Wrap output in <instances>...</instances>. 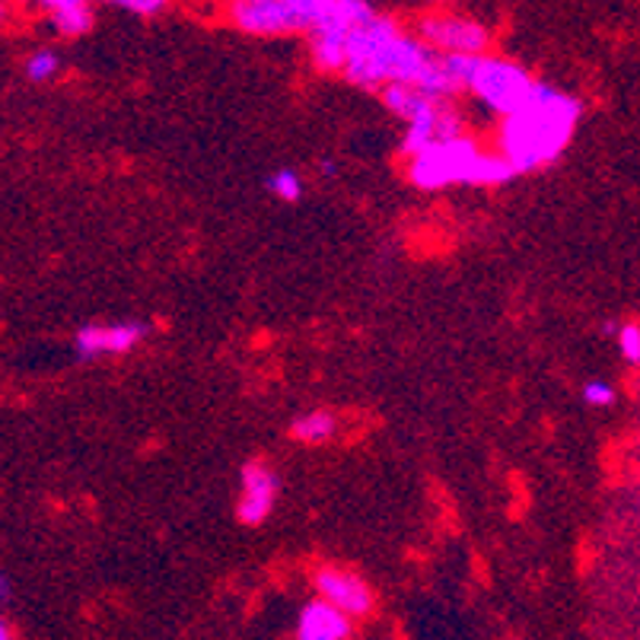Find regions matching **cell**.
<instances>
[{
	"mask_svg": "<svg viewBox=\"0 0 640 640\" xmlns=\"http://www.w3.org/2000/svg\"><path fill=\"white\" fill-rule=\"evenodd\" d=\"M335 431H338V418L332 411H325V408L306 411V414H299L294 424H291V437H294L296 444L306 446L329 444L335 437Z\"/></svg>",
	"mask_w": 640,
	"mask_h": 640,
	"instance_id": "4fadbf2b",
	"label": "cell"
},
{
	"mask_svg": "<svg viewBox=\"0 0 640 640\" xmlns=\"http://www.w3.org/2000/svg\"><path fill=\"white\" fill-rule=\"evenodd\" d=\"M3 23H7V7L0 3V26H3Z\"/></svg>",
	"mask_w": 640,
	"mask_h": 640,
	"instance_id": "7402d4cb",
	"label": "cell"
},
{
	"mask_svg": "<svg viewBox=\"0 0 640 640\" xmlns=\"http://www.w3.org/2000/svg\"><path fill=\"white\" fill-rule=\"evenodd\" d=\"M240 485H243V494H240V503H236V516L243 526H261L271 510H274V500H278V475L268 462L261 459H252L243 465V475H240Z\"/></svg>",
	"mask_w": 640,
	"mask_h": 640,
	"instance_id": "52a82bcc",
	"label": "cell"
},
{
	"mask_svg": "<svg viewBox=\"0 0 640 640\" xmlns=\"http://www.w3.org/2000/svg\"><path fill=\"white\" fill-rule=\"evenodd\" d=\"M380 90H383L386 108L398 118H405V121H421V118L434 115L440 105H446V99L431 97V93H424L418 87H408V84H386Z\"/></svg>",
	"mask_w": 640,
	"mask_h": 640,
	"instance_id": "8fae6325",
	"label": "cell"
},
{
	"mask_svg": "<svg viewBox=\"0 0 640 640\" xmlns=\"http://www.w3.org/2000/svg\"><path fill=\"white\" fill-rule=\"evenodd\" d=\"M148 325L141 322H115V325H87L77 332V354L84 360H93L102 354H128L144 342Z\"/></svg>",
	"mask_w": 640,
	"mask_h": 640,
	"instance_id": "ba28073f",
	"label": "cell"
},
{
	"mask_svg": "<svg viewBox=\"0 0 640 640\" xmlns=\"http://www.w3.org/2000/svg\"><path fill=\"white\" fill-rule=\"evenodd\" d=\"M105 3H115V7H125L131 13H141V16H153L159 10H166L169 0H105Z\"/></svg>",
	"mask_w": 640,
	"mask_h": 640,
	"instance_id": "d6986e66",
	"label": "cell"
},
{
	"mask_svg": "<svg viewBox=\"0 0 640 640\" xmlns=\"http://www.w3.org/2000/svg\"><path fill=\"white\" fill-rule=\"evenodd\" d=\"M49 13L51 26L64 39H80L93 29V3L90 0H39Z\"/></svg>",
	"mask_w": 640,
	"mask_h": 640,
	"instance_id": "7c38bea8",
	"label": "cell"
},
{
	"mask_svg": "<svg viewBox=\"0 0 640 640\" xmlns=\"http://www.w3.org/2000/svg\"><path fill=\"white\" fill-rule=\"evenodd\" d=\"M10 592H13V587H10V580L0 574V599H10Z\"/></svg>",
	"mask_w": 640,
	"mask_h": 640,
	"instance_id": "ffe728a7",
	"label": "cell"
},
{
	"mask_svg": "<svg viewBox=\"0 0 640 640\" xmlns=\"http://www.w3.org/2000/svg\"><path fill=\"white\" fill-rule=\"evenodd\" d=\"M536 84L539 80L523 64L507 61V57H494V54H482L469 90L482 99L491 112L510 115L533 99Z\"/></svg>",
	"mask_w": 640,
	"mask_h": 640,
	"instance_id": "3957f363",
	"label": "cell"
},
{
	"mask_svg": "<svg viewBox=\"0 0 640 640\" xmlns=\"http://www.w3.org/2000/svg\"><path fill=\"white\" fill-rule=\"evenodd\" d=\"M456 135H462V118H459L456 108L446 102V105H440L434 115H427V118H421V121H408V131H405L401 150L411 156V153H418V150L431 148V144L446 141V138H456Z\"/></svg>",
	"mask_w": 640,
	"mask_h": 640,
	"instance_id": "30bf717a",
	"label": "cell"
},
{
	"mask_svg": "<svg viewBox=\"0 0 640 640\" xmlns=\"http://www.w3.org/2000/svg\"><path fill=\"white\" fill-rule=\"evenodd\" d=\"M434 3H446V0H434Z\"/></svg>",
	"mask_w": 640,
	"mask_h": 640,
	"instance_id": "603a6c76",
	"label": "cell"
},
{
	"mask_svg": "<svg viewBox=\"0 0 640 640\" xmlns=\"http://www.w3.org/2000/svg\"><path fill=\"white\" fill-rule=\"evenodd\" d=\"M61 74V57L54 54V51H36V54H29V61H26V77L33 80V84H49Z\"/></svg>",
	"mask_w": 640,
	"mask_h": 640,
	"instance_id": "5bb4252c",
	"label": "cell"
},
{
	"mask_svg": "<svg viewBox=\"0 0 640 640\" xmlns=\"http://www.w3.org/2000/svg\"><path fill=\"white\" fill-rule=\"evenodd\" d=\"M268 189L281 197V201H299V195H303V179L296 176L294 169H278V172H271Z\"/></svg>",
	"mask_w": 640,
	"mask_h": 640,
	"instance_id": "9a60e30c",
	"label": "cell"
},
{
	"mask_svg": "<svg viewBox=\"0 0 640 640\" xmlns=\"http://www.w3.org/2000/svg\"><path fill=\"white\" fill-rule=\"evenodd\" d=\"M227 20L248 36H291L303 33V23L287 0H227Z\"/></svg>",
	"mask_w": 640,
	"mask_h": 640,
	"instance_id": "5b68a950",
	"label": "cell"
},
{
	"mask_svg": "<svg viewBox=\"0 0 640 640\" xmlns=\"http://www.w3.org/2000/svg\"><path fill=\"white\" fill-rule=\"evenodd\" d=\"M513 176L516 172L500 156V150L478 148V141L469 135H456L418 150L411 153L408 163V182L421 192H440L449 185L494 189V185H507Z\"/></svg>",
	"mask_w": 640,
	"mask_h": 640,
	"instance_id": "7a4b0ae2",
	"label": "cell"
},
{
	"mask_svg": "<svg viewBox=\"0 0 640 640\" xmlns=\"http://www.w3.org/2000/svg\"><path fill=\"white\" fill-rule=\"evenodd\" d=\"M580 125V102L548 84H536L533 99L503 115L497 131V150L513 172H536L554 163Z\"/></svg>",
	"mask_w": 640,
	"mask_h": 640,
	"instance_id": "6da1fadb",
	"label": "cell"
},
{
	"mask_svg": "<svg viewBox=\"0 0 640 640\" xmlns=\"http://www.w3.org/2000/svg\"><path fill=\"white\" fill-rule=\"evenodd\" d=\"M299 640H347L354 638V618L325 599H312L296 618Z\"/></svg>",
	"mask_w": 640,
	"mask_h": 640,
	"instance_id": "9c48e42d",
	"label": "cell"
},
{
	"mask_svg": "<svg viewBox=\"0 0 640 640\" xmlns=\"http://www.w3.org/2000/svg\"><path fill=\"white\" fill-rule=\"evenodd\" d=\"M615 398H618V393L609 383H602V380H592V383L584 386V401L592 405V408H609V405H615Z\"/></svg>",
	"mask_w": 640,
	"mask_h": 640,
	"instance_id": "e0dca14e",
	"label": "cell"
},
{
	"mask_svg": "<svg viewBox=\"0 0 640 640\" xmlns=\"http://www.w3.org/2000/svg\"><path fill=\"white\" fill-rule=\"evenodd\" d=\"M291 7H294V13L299 16V23H303V33L319 20V13L325 10V3L329 0H287Z\"/></svg>",
	"mask_w": 640,
	"mask_h": 640,
	"instance_id": "ac0fdd59",
	"label": "cell"
},
{
	"mask_svg": "<svg viewBox=\"0 0 640 640\" xmlns=\"http://www.w3.org/2000/svg\"><path fill=\"white\" fill-rule=\"evenodd\" d=\"M421 42L431 46L440 54H485L491 46V33L469 20V16H456V13H427L418 23Z\"/></svg>",
	"mask_w": 640,
	"mask_h": 640,
	"instance_id": "277c9868",
	"label": "cell"
},
{
	"mask_svg": "<svg viewBox=\"0 0 640 640\" xmlns=\"http://www.w3.org/2000/svg\"><path fill=\"white\" fill-rule=\"evenodd\" d=\"M615 335H618V350H622V357H625L628 363H638L640 360V325L638 322H625V325H618V329H615Z\"/></svg>",
	"mask_w": 640,
	"mask_h": 640,
	"instance_id": "2e32d148",
	"label": "cell"
},
{
	"mask_svg": "<svg viewBox=\"0 0 640 640\" xmlns=\"http://www.w3.org/2000/svg\"><path fill=\"white\" fill-rule=\"evenodd\" d=\"M10 638H13V631H10V625L0 618V640H10Z\"/></svg>",
	"mask_w": 640,
	"mask_h": 640,
	"instance_id": "44dd1931",
	"label": "cell"
},
{
	"mask_svg": "<svg viewBox=\"0 0 640 640\" xmlns=\"http://www.w3.org/2000/svg\"><path fill=\"white\" fill-rule=\"evenodd\" d=\"M312 587L319 592V599L332 602L350 618H367L376 605L370 584H363L354 571H345V567H319L312 577Z\"/></svg>",
	"mask_w": 640,
	"mask_h": 640,
	"instance_id": "8992f818",
	"label": "cell"
}]
</instances>
